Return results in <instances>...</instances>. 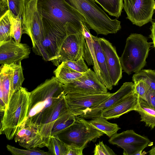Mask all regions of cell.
<instances>
[{"mask_svg":"<svg viewBox=\"0 0 155 155\" xmlns=\"http://www.w3.org/2000/svg\"><path fill=\"white\" fill-rule=\"evenodd\" d=\"M139 97L134 92L128 95L112 107L104 110L101 117L107 120L118 118L132 110H136Z\"/></svg>","mask_w":155,"mask_h":155,"instance_id":"ac0fdd59","label":"cell"},{"mask_svg":"<svg viewBox=\"0 0 155 155\" xmlns=\"http://www.w3.org/2000/svg\"><path fill=\"white\" fill-rule=\"evenodd\" d=\"M38 0H25L22 21V33L27 35L32 41L33 51L38 52L44 37L42 17L38 7Z\"/></svg>","mask_w":155,"mask_h":155,"instance_id":"ba28073f","label":"cell"},{"mask_svg":"<svg viewBox=\"0 0 155 155\" xmlns=\"http://www.w3.org/2000/svg\"><path fill=\"white\" fill-rule=\"evenodd\" d=\"M53 72L57 79L63 84L73 81L82 76L84 74L72 69L63 62L57 66Z\"/></svg>","mask_w":155,"mask_h":155,"instance_id":"44dd1931","label":"cell"},{"mask_svg":"<svg viewBox=\"0 0 155 155\" xmlns=\"http://www.w3.org/2000/svg\"><path fill=\"white\" fill-rule=\"evenodd\" d=\"M14 140L26 149L46 147L38 128L25 123L16 134Z\"/></svg>","mask_w":155,"mask_h":155,"instance_id":"2e32d148","label":"cell"},{"mask_svg":"<svg viewBox=\"0 0 155 155\" xmlns=\"http://www.w3.org/2000/svg\"><path fill=\"white\" fill-rule=\"evenodd\" d=\"M65 28L66 35L59 52V63L68 61H77L83 57L88 65L94 66L93 58L83 29L77 28L70 23H67Z\"/></svg>","mask_w":155,"mask_h":155,"instance_id":"8992f818","label":"cell"},{"mask_svg":"<svg viewBox=\"0 0 155 155\" xmlns=\"http://www.w3.org/2000/svg\"><path fill=\"white\" fill-rule=\"evenodd\" d=\"M149 154L150 155H155V147H153L149 151Z\"/></svg>","mask_w":155,"mask_h":155,"instance_id":"ab89813d","label":"cell"},{"mask_svg":"<svg viewBox=\"0 0 155 155\" xmlns=\"http://www.w3.org/2000/svg\"><path fill=\"white\" fill-rule=\"evenodd\" d=\"M47 147L51 155H67V146L57 135L50 136Z\"/></svg>","mask_w":155,"mask_h":155,"instance_id":"4316f807","label":"cell"},{"mask_svg":"<svg viewBox=\"0 0 155 155\" xmlns=\"http://www.w3.org/2000/svg\"><path fill=\"white\" fill-rule=\"evenodd\" d=\"M65 93L58 100L38 128L44 143L47 147L53 125L61 115L69 111L65 97Z\"/></svg>","mask_w":155,"mask_h":155,"instance_id":"e0dca14e","label":"cell"},{"mask_svg":"<svg viewBox=\"0 0 155 155\" xmlns=\"http://www.w3.org/2000/svg\"><path fill=\"white\" fill-rule=\"evenodd\" d=\"M134 83L125 82L116 92L105 100L95 107L84 112L79 116L88 119L100 117L102 112L112 107L129 94L134 92Z\"/></svg>","mask_w":155,"mask_h":155,"instance_id":"5bb4252c","label":"cell"},{"mask_svg":"<svg viewBox=\"0 0 155 155\" xmlns=\"http://www.w3.org/2000/svg\"><path fill=\"white\" fill-rule=\"evenodd\" d=\"M153 8L154 10H155V1L154 4V5H153Z\"/></svg>","mask_w":155,"mask_h":155,"instance_id":"60d3db41","label":"cell"},{"mask_svg":"<svg viewBox=\"0 0 155 155\" xmlns=\"http://www.w3.org/2000/svg\"><path fill=\"white\" fill-rule=\"evenodd\" d=\"M37 5L43 18L63 31H66L67 23L81 29L83 24L87 25L83 16L65 0H38Z\"/></svg>","mask_w":155,"mask_h":155,"instance_id":"3957f363","label":"cell"},{"mask_svg":"<svg viewBox=\"0 0 155 155\" xmlns=\"http://www.w3.org/2000/svg\"><path fill=\"white\" fill-rule=\"evenodd\" d=\"M30 92L22 87L12 96L1 120L0 134L11 140L26 120Z\"/></svg>","mask_w":155,"mask_h":155,"instance_id":"7a4b0ae2","label":"cell"},{"mask_svg":"<svg viewBox=\"0 0 155 155\" xmlns=\"http://www.w3.org/2000/svg\"><path fill=\"white\" fill-rule=\"evenodd\" d=\"M14 69L13 85L15 92L21 87L25 80L21 62L12 64Z\"/></svg>","mask_w":155,"mask_h":155,"instance_id":"4dcf8cb0","label":"cell"},{"mask_svg":"<svg viewBox=\"0 0 155 155\" xmlns=\"http://www.w3.org/2000/svg\"><path fill=\"white\" fill-rule=\"evenodd\" d=\"M140 80L145 82L150 88L155 91V71L142 69L133 75L134 82Z\"/></svg>","mask_w":155,"mask_h":155,"instance_id":"83f0119b","label":"cell"},{"mask_svg":"<svg viewBox=\"0 0 155 155\" xmlns=\"http://www.w3.org/2000/svg\"><path fill=\"white\" fill-rule=\"evenodd\" d=\"M0 16L8 10L7 0H0Z\"/></svg>","mask_w":155,"mask_h":155,"instance_id":"74e56055","label":"cell"},{"mask_svg":"<svg viewBox=\"0 0 155 155\" xmlns=\"http://www.w3.org/2000/svg\"><path fill=\"white\" fill-rule=\"evenodd\" d=\"M94 50L96 61L99 68L101 76L107 89L111 90L113 88L107 68L105 57L101 45L99 38L91 34Z\"/></svg>","mask_w":155,"mask_h":155,"instance_id":"ffe728a7","label":"cell"},{"mask_svg":"<svg viewBox=\"0 0 155 155\" xmlns=\"http://www.w3.org/2000/svg\"><path fill=\"white\" fill-rule=\"evenodd\" d=\"M104 134L98 130L88 120L76 116L74 123L57 134L67 146L84 149L91 142H95Z\"/></svg>","mask_w":155,"mask_h":155,"instance_id":"52a82bcc","label":"cell"},{"mask_svg":"<svg viewBox=\"0 0 155 155\" xmlns=\"http://www.w3.org/2000/svg\"><path fill=\"white\" fill-rule=\"evenodd\" d=\"M113 94L109 92L101 94L68 93H65V97L69 112L76 116H79L99 104Z\"/></svg>","mask_w":155,"mask_h":155,"instance_id":"30bf717a","label":"cell"},{"mask_svg":"<svg viewBox=\"0 0 155 155\" xmlns=\"http://www.w3.org/2000/svg\"><path fill=\"white\" fill-rule=\"evenodd\" d=\"M127 18L133 24L141 27L151 21L154 0H123Z\"/></svg>","mask_w":155,"mask_h":155,"instance_id":"7c38bea8","label":"cell"},{"mask_svg":"<svg viewBox=\"0 0 155 155\" xmlns=\"http://www.w3.org/2000/svg\"><path fill=\"white\" fill-rule=\"evenodd\" d=\"M88 121L91 124L110 138L120 129L117 124L109 122L107 120L101 116L94 117Z\"/></svg>","mask_w":155,"mask_h":155,"instance_id":"603a6c76","label":"cell"},{"mask_svg":"<svg viewBox=\"0 0 155 155\" xmlns=\"http://www.w3.org/2000/svg\"><path fill=\"white\" fill-rule=\"evenodd\" d=\"M99 40L105 57L112 84L113 86H116L122 76V69L120 58L115 48L110 42L103 38H99Z\"/></svg>","mask_w":155,"mask_h":155,"instance_id":"9a60e30c","label":"cell"},{"mask_svg":"<svg viewBox=\"0 0 155 155\" xmlns=\"http://www.w3.org/2000/svg\"><path fill=\"white\" fill-rule=\"evenodd\" d=\"M55 77L48 79L30 92L27 118L24 123L38 128L65 93Z\"/></svg>","mask_w":155,"mask_h":155,"instance_id":"6da1fadb","label":"cell"},{"mask_svg":"<svg viewBox=\"0 0 155 155\" xmlns=\"http://www.w3.org/2000/svg\"><path fill=\"white\" fill-rule=\"evenodd\" d=\"M134 92L139 97L145 101L146 95L149 89L147 84L141 80L134 82Z\"/></svg>","mask_w":155,"mask_h":155,"instance_id":"836d02e7","label":"cell"},{"mask_svg":"<svg viewBox=\"0 0 155 155\" xmlns=\"http://www.w3.org/2000/svg\"><path fill=\"white\" fill-rule=\"evenodd\" d=\"M62 86L66 93L101 94L108 92L107 89L100 81L96 73L90 68L73 81Z\"/></svg>","mask_w":155,"mask_h":155,"instance_id":"8fae6325","label":"cell"},{"mask_svg":"<svg viewBox=\"0 0 155 155\" xmlns=\"http://www.w3.org/2000/svg\"><path fill=\"white\" fill-rule=\"evenodd\" d=\"M63 62L69 68L79 73H84L89 69L83 57L77 61H68Z\"/></svg>","mask_w":155,"mask_h":155,"instance_id":"d6a6232c","label":"cell"},{"mask_svg":"<svg viewBox=\"0 0 155 155\" xmlns=\"http://www.w3.org/2000/svg\"><path fill=\"white\" fill-rule=\"evenodd\" d=\"M8 9L11 14L19 17L22 20L23 17L25 0H7Z\"/></svg>","mask_w":155,"mask_h":155,"instance_id":"1f68e13d","label":"cell"},{"mask_svg":"<svg viewBox=\"0 0 155 155\" xmlns=\"http://www.w3.org/2000/svg\"><path fill=\"white\" fill-rule=\"evenodd\" d=\"M140 116V121L146 126L153 129L155 127V110L148 104L146 101L139 97V104L136 110Z\"/></svg>","mask_w":155,"mask_h":155,"instance_id":"7402d4cb","label":"cell"},{"mask_svg":"<svg viewBox=\"0 0 155 155\" xmlns=\"http://www.w3.org/2000/svg\"><path fill=\"white\" fill-rule=\"evenodd\" d=\"M31 50L27 44L11 39L0 42V64L18 63L29 57Z\"/></svg>","mask_w":155,"mask_h":155,"instance_id":"4fadbf2b","label":"cell"},{"mask_svg":"<svg viewBox=\"0 0 155 155\" xmlns=\"http://www.w3.org/2000/svg\"><path fill=\"white\" fill-rule=\"evenodd\" d=\"M10 13L6 12L0 18V42L12 39Z\"/></svg>","mask_w":155,"mask_h":155,"instance_id":"484cf974","label":"cell"},{"mask_svg":"<svg viewBox=\"0 0 155 155\" xmlns=\"http://www.w3.org/2000/svg\"><path fill=\"white\" fill-rule=\"evenodd\" d=\"M76 117L69 111L60 116L53 125L51 136L57 135L72 125L76 120Z\"/></svg>","mask_w":155,"mask_h":155,"instance_id":"cb8c5ba5","label":"cell"},{"mask_svg":"<svg viewBox=\"0 0 155 155\" xmlns=\"http://www.w3.org/2000/svg\"><path fill=\"white\" fill-rule=\"evenodd\" d=\"M94 155H114L116 154L103 141H99L95 144L94 151Z\"/></svg>","mask_w":155,"mask_h":155,"instance_id":"e575fe53","label":"cell"},{"mask_svg":"<svg viewBox=\"0 0 155 155\" xmlns=\"http://www.w3.org/2000/svg\"><path fill=\"white\" fill-rule=\"evenodd\" d=\"M152 44L141 34H131L126 39L124 51L120 58L122 70L130 75L142 70L146 64Z\"/></svg>","mask_w":155,"mask_h":155,"instance_id":"5b68a950","label":"cell"},{"mask_svg":"<svg viewBox=\"0 0 155 155\" xmlns=\"http://www.w3.org/2000/svg\"><path fill=\"white\" fill-rule=\"evenodd\" d=\"M145 101L150 106L155 110V91L149 88L146 95Z\"/></svg>","mask_w":155,"mask_h":155,"instance_id":"d590c367","label":"cell"},{"mask_svg":"<svg viewBox=\"0 0 155 155\" xmlns=\"http://www.w3.org/2000/svg\"><path fill=\"white\" fill-rule=\"evenodd\" d=\"M12 37L15 41L20 43L22 33V19L10 13Z\"/></svg>","mask_w":155,"mask_h":155,"instance_id":"f546056e","label":"cell"},{"mask_svg":"<svg viewBox=\"0 0 155 155\" xmlns=\"http://www.w3.org/2000/svg\"><path fill=\"white\" fill-rule=\"evenodd\" d=\"M109 15L118 18L123 8V0H94Z\"/></svg>","mask_w":155,"mask_h":155,"instance_id":"d4e9b609","label":"cell"},{"mask_svg":"<svg viewBox=\"0 0 155 155\" xmlns=\"http://www.w3.org/2000/svg\"><path fill=\"white\" fill-rule=\"evenodd\" d=\"M108 142L122 148L124 155H136L140 151L153 144L147 137L137 134L132 130L114 134Z\"/></svg>","mask_w":155,"mask_h":155,"instance_id":"9c48e42d","label":"cell"},{"mask_svg":"<svg viewBox=\"0 0 155 155\" xmlns=\"http://www.w3.org/2000/svg\"><path fill=\"white\" fill-rule=\"evenodd\" d=\"M68 0L83 16L90 29L97 35L115 34L120 29V22L116 18L111 19L94 0Z\"/></svg>","mask_w":155,"mask_h":155,"instance_id":"277c9868","label":"cell"},{"mask_svg":"<svg viewBox=\"0 0 155 155\" xmlns=\"http://www.w3.org/2000/svg\"><path fill=\"white\" fill-rule=\"evenodd\" d=\"M67 146V155H83V151L84 149L71 146Z\"/></svg>","mask_w":155,"mask_h":155,"instance_id":"8d00e7d4","label":"cell"},{"mask_svg":"<svg viewBox=\"0 0 155 155\" xmlns=\"http://www.w3.org/2000/svg\"><path fill=\"white\" fill-rule=\"evenodd\" d=\"M151 34L149 35V37L152 40V44L155 50V22H152V25L150 28Z\"/></svg>","mask_w":155,"mask_h":155,"instance_id":"f35d334b","label":"cell"},{"mask_svg":"<svg viewBox=\"0 0 155 155\" xmlns=\"http://www.w3.org/2000/svg\"><path fill=\"white\" fill-rule=\"evenodd\" d=\"M13 73L14 69L12 64H3L0 67V93L2 94L6 109L15 93L13 85Z\"/></svg>","mask_w":155,"mask_h":155,"instance_id":"d6986e66","label":"cell"},{"mask_svg":"<svg viewBox=\"0 0 155 155\" xmlns=\"http://www.w3.org/2000/svg\"><path fill=\"white\" fill-rule=\"evenodd\" d=\"M6 148L13 155H51L49 151L45 152L38 148L21 149L7 144Z\"/></svg>","mask_w":155,"mask_h":155,"instance_id":"f1b7e54d","label":"cell"}]
</instances>
